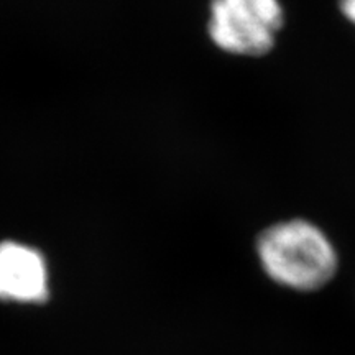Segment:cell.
Here are the masks:
<instances>
[{"instance_id":"cell-1","label":"cell","mask_w":355,"mask_h":355,"mask_svg":"<svg viewBox=\"0 0 355 355\" xmlns=\"http://www.w3.org/2000/svg\"><path fill=\"white\" fill-rule=\"evenodd\" d=\"M261 266L273 282L298 291H313L334 277V247L316 225L288 220L272 225L257 245Z\"/></svg>"},{"instance_id":"cell-2","label":"cell","mask_w":355,"mask_h":355,"mask_svg":"<svg viewBox=\"0 0 355 355\" xmlns=\"http://www.w3.org/2000/svg\"><path fill=\"white\" fill-rule=\"evenodd\" d=\"M283 25L278 0H212L209 33L222 50L235 55H263Z\"/></svg>"},{"instance_id":"cell-3","label":"cell","mask_w":355,"mask_h":355,"mask_svg":"<svg viewBox=\"0 0 355 355\" xmlns=\"http://www.w3.org/2000/svg\"><path fill=\"white\" fill-rule=\"evenodd\" d=\"M0 298L20 303L48 298V272L40 252L17 242L0 243Z\"/></svg>"},{"instance_id":"cell-4","label":"cell","mask_w":355,"mask_h":355,"mask_svg":"<svg viewBox=\"0 0 355 355\" xmlns=\"http://www.w3.org/2000/svg\"><path fill=\"white\" fill-rule=\"evenodd\" d=\"M340 8L344 15L355 24V0H340Z\"/></svg>"}]
</instances>
